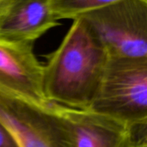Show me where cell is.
<instances>
[{
    "instance_id": "1",
    "label": "cell",
    "mask_w": 147,
    "mask_h": 147,
    "mask_svg": "<svg viewBox=\"0 0 147 147\" xmlns=\"http://www.w3.org/2000/svg\"><path fill=\"white\" fill-rule=\"evenodd\" d=\"M72 21L59 47L45 55L42 87L48 102L87 109L109 56L82 18Z\"/></svg>"
},
{
    "instance_id": "2",
    "label": "cell",
    "mask_w": 147,
    "mask_h": 147,
    "mask_svg": "<svg viewBox=\"0 0 147 147\" xmlns=\"http://www.w3.org/2000/svg\"><path fill=\"white\" fill-rule=\"evenodd\" d=\"M87 109L128 126L147 121V59L109 58Z\"/></svg>"
},
{
    "instance_id": "3",
    "label": "cell",
    "mask_w": 147,
    "mask_h": 147,
    "mask_svg": "<svg viewBox=\"0 0 147 147\" xmlns=\"http://www.w3.org/2000/svg\"><path fill=\"white\" fill-rule=\"evenodd\" d=\"M80 18L109 58L147 59V0H119Z\"/></svg>"
},
{
    "instance_id": "4",
    "label": "cell",
    "mask_w": 147,
    "mask_h": 147,
    "mask_svg": "<svg viewBox=\"0 0 147 147\" xmlns=\"http://www.w3.org/2000/svg\"><path fill=\"white\" fill-rule=\"evenodd\" d=\"M0 121L20 147H72L51 102L40 105L0 88Z\"/></svg>"
},
{
    "instance_id": "5",
    "label": "cell",
    "mask_w": 147,
    "mask_h": 147,
    "mask_svg": "<svg viewBox=\"0 0 147 147\" xmlns=\"http://www.w3.org/2000/svg\"><path fill=\"white\" fill-rule=\"evenodd\" d=\"M34 44L0 38V88L40 105L48 102L42 87L43 65Z\"/></svg>"
},
{
    "instance_id": "6",
    "label": "cell",
    "mask_w": 147,
    "mask_h": 147,
    "mask_svg": "<svg viewBox=\"0 0 147 147\" xmlns=\"http://www.w3.org/2000/svg\"><path fill=\"white\" fill-rule=\"evenodd\" d=\"M51 104L61 116L72 147H134L128 125L88 109Z\"/></svg>"
},
{
    "instance_id": "7",
    "label": "cell",
    "mask_w": 147,
    "mask_h": 147,
    "mask_svg": "<svg viewBox=\"0 0 147 147\" xmlns=\"http://www.w3.org/2000/svg\"><path fill=\"white\" fill-rule=\"evenodd\" d=\"M60 26L51 13L49 0H3L0 38L34 43L50 29Z\"/></svg>"
},
{
    "instance_id": "8",
    "label": "cell",
    "mask_w": 147,
    "mask_h": 147,
    "mask_svg": "<svg viewBox=\"0 0 147 147\" xmlns=\"http://www.w3.org/2000/svg\"><path fill=\"white\" fill-rule=\"evenodd\" d=\"M119 0H49V8L53 17L74 20L94 9Z\"/></svg>"
},
{
    "instance_id": "9",
    "label": "cell",
    "mask_w": 147,
    "mask_h": 147,
    "mask_svg": "<svg viewBox=\"0 0 147 147\" xmlns=\"http://www.w3.org/2000/svg\"><path fill=\"white\" fill-rule=\"evenodd\" d=\"M129 127L134 147H147V121Z\"/></svg>"
},
{
    "instance_id": "10",
    "label": "cell",
    "mask_w": 147,
    "mask_h": 147,
    "mask_svg": "<svg viewBox=\"0 0 147 147\" xmlns=\"http://www.w3.org/2000/svg\"><path fill=\"white\" fill-rule=\"evenodd\" d=\"M0 147H20L12 134L0 121Z\"/></svg>"
},
{
    "instance_id": "11",
    "label": "cell",
    "mask_w": 147,
    "mask_h": 147,
    "mask_svg": "<svg viewBox=\"0 0 147 147\" xmlns=\"http://www.w3.org/2000/svg\"><path fill=\"white\" fill-rule=\"evenodd\" d=\"M2 1H3V0H0V5H1V3H2Z\"/></svg>"
}]
</instances>
